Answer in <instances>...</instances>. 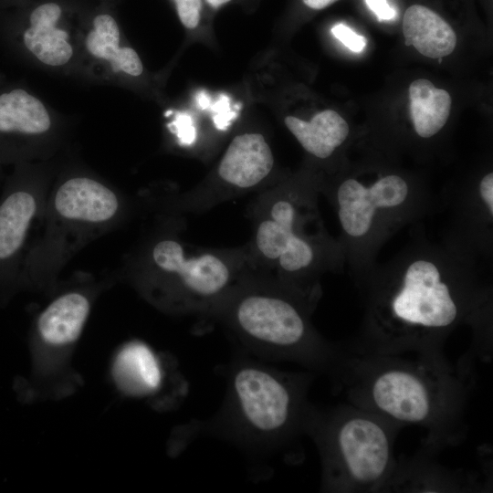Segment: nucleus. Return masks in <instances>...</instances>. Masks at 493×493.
<instances>
[{
  "instance_id": "f257e3e1",
  "label": "nucleus",
  "mask_w": 493,
  "mask_h": 493,
  "mask_svg": "<svg viewBox=\"0 0 493 493\" xmlns=\"http://www.w3.org/2000/svg\"><path fill=\"white\" fill-rule=\"evenodd\" d=\"M356 288L364 312L353 347L444 355L446 341L466 325L473 337L470 354L488 357L492 283L478 262L443 240L430 239L423 222L413 226L402 249L377 262Z\"/></svg>"
},
{
  "instance_id": "9d476101",
  "label": "nucleus",
  "mask_w": 493,
  "mask_h": 493,
  "mask_svg": "<svg viewBox=\"0 0 493 493\" xmlns=\"http://www.w3.org/2000/svg\"><path fill=\"white\" fill-rule=\"evenodd\" d=\"M84 0H37L25 15L22 44L40 67L63 73L79 69Z\"/></svg>"
},
{
  "instance_id": "4be33fe9",
  "label": "nucleus",
  "mask_w": 493,
  "mask_h": 493,
  "mask_svg": "<svg viewBox=\"0 0 493 493\" xmlns=\"http://www.w3.org/2000/svg\"><path fill=\"white\" fill-rule=\"evenodd\" d=\"M332 35L347 48L355 53L362 52L367 44L365 37L357 34L345 24H337L331 27Z\"/></svg>"
},
{
  "instance_id": "20e7f679",
  "label": "nucleus",
  "mask_w": 493,
  "mask_h": 493,
  "mask_svg": "<svg viewBox=\"0 0 493 493\" xmlns=\"http://www.w3.org/2000/svg\"><path fill=\"white\" fill-rule=\"evenodd\" d=\"M127 213L124 194L98 174L80 167L57 171L18 288H54L67 264L89 243L120 226Z\"/></svg>"
},
{
  "instance_id": "b1692460",
  "label": "nucleus",
  "mask_w": 493,
  "mask_h": 493,
  "mask_svg": "<svg viewBox=\"0 0 493 493\" xmlns=\"http://www.w3.org/2000/svg\"><path fill=\"white\" fill-rule=\"evenodd\" d=\"M173 127L181 144H192L196 137V131L192 117L184 112H178L169 125Z\"/></svg>"
},
{
  "instance_id": "ddd939ff",
  "label": "nucleus",
  "mask_w": 493,
  "mask_h": 493,
  "mask_svg": "<svg viewBox=\"0 0 493 493\" xmlns=\"http://www.w3.org/2000/svg\"><path fill=\"white\" fill-rule=\"evenodd\" d=\"M78 70L89 79L111 84L143 74L138 53L124 43L114 5L99 1L86 6L79 26Z\"/></svg>"
},
{
  "instance_id": "0eeeda50",
  "label": "nucleus",
  "mask_w": 493,
  "mask_h": 493,
  "mask_svg": "<svg viewBox=\"0 0 493 493\" xmlns=\"http://www.w3.org/2000/svg\"><path fill=\"white\" fill-rule=\"evenodd\" d=\"M312 310L290 292H255L236 300L229 319L245 352L329 375L338 361L341 344L331 343L317 332L309 320Z\"/></svg>"
},
{
  "instance_id": "bb28decb",
  "label": "nucleus",
  "mask_w": 493,
  "mask_h": 493,
  "mask_svg": "<svg viewBox=\"0 0 493 493\" xmlns=\"http://www.w3.org/2000/svg\"><path fill=\"white\" fill-rule=\"evenodd\" d=\"M302 1L307 6L312 9H322L329 6L332 3L336 2L337 0H302Z\"/></svg>"
},
{
  "instance_id": "a878e982",
  "label": "nucleus",
  "mask_w": 493,
  "mask_h": 493,
  "mask_svg": "<svg viewBox=\"0 0 493 493\" xmlns=\"http://www.w3.org/2000/svg\"><path fill=\"white\" fill-rule=\"evenodd\" d=\"M365 3L379 21L392 20L396 16V11L387 0H365Z\"/></svg>"
},
{
  "instance_id": "cd10ccee",
  "label": "nucleus",
  "mask_w": 493,
  "mask_h": 493,
  "mask_svg": "<svg viewBox=\"0 0 493 493\" xmlns=\"http://www.w3.org/2000/svg\"><path fill=\"white\" fill-rule=\"evenodd\" d=\"M195 99H196L197 104L199 105L201 109L205 110L208 107H210V97L205 91L202 90L198 92L196 94Z\"/></svg>"
},
{
  "instance_id": "4468645a",
  "label": "nucleus",
  "mask_w": 493,
  "mask_h": 493,
  "mask_svg": "<svg viewBox=\"0 0 493 493\" xmlns=\"http://www.w3.org/2000/svg\"><path fill=\"white\" fill-rule=\"evenodd\" d=\"M149 285L165 298L176 286L187 296L186 301L209 300L220 295L227 287L230 272L217 257L205 254L185 257L182 245L173 238L164 237L155 241L149 251Z\"/></svg>"
},
{
  "instance_id": "423d86ee",
  "label": "nucleus",
  "mask_w": 493,
  "mask_h": 493,
  "mask_svg": "<svg viewBox=\"0 0 493 493\" xmlns=\"http://www.w3.org/2000/svg\"><path fill=\"white\" fill-rule=\"evenodd\" d=\"M401 426L349 403L315 407L306 435L316 444L325 492H382L396 459Z\"/></svg>"
},
{
  "instance_id": "393cba45",
  "label": "nucleus",
  "mask_w": 493,
  "mask_h": 493,
  "mask_svg": "<svg viewBox=\"0 0 493 493\" xmlns=\"http://www.w3.org/2000/svg\"><path fill=\"white\" fill-rule=\"evenodd\" d=\"M211 107L215 113L214 116L215 124L220 130L226 129L230 121L236 116V111L230 110L229 98L226 95H220Z\"/></svg>"
},
{
  "instance_id": "412c9836",
  "label": "nucleus",
  "mask_w": 493,
  "mask_h": 493,
  "mask_svg": "<svg viewBox=\"0 0 493 493\" xmlns=\"http://www.w3.org/2000/svg\"><path fill=\"white\" fill-rule=\"evenodd\" d=\"M410 117L415 135L430 140L445 127L450 114L452 99L428 79H418L409 87Z\"/></svg>"
},
{
  "instance_id": "7ed1b4c3",
  "label": "nucleus",
  "mask_w": 493,
  "mask_h": 493,
  "mask_svg": "<svg viewBox=\"0 0 493 493\" xmlns=\"http://www.w3.org/2000/svg\"><path fill=\"white\" fill-rule=\"evenodd\" d=\"M311 372H286L241 352L228 367L223 404L207 424L246 453L267 456L306 435L315 405Z\"/></svg>"
},
{
  "instance_id": "6e6552de",
  "label": "nucleus",
  "mask_w": 493,
  "mask_h": 493,
  "mask_svg": "<svg viewBox=\"0 0 493 493\" xmlns=\"http://www.w3.org/2000/svg\"><path fill=\"white\" fill-rule=\"evenodd\" d=\"M277 200L270 209V218L263 220L257 230V248L266 257L275 260L293 280V292L312 309L320 299V288L314 280L321 268L338 271L345 265L343 251L338 240L325 235L306 233L305 226L313 216V194L294 193Z\"/></svg>"
},
{
  "instance_id": "2eb2a0df",
  "label": "nucleus",
  "mask_w": 493,
  "mask_h": 493,
  "mask_svg": "<svg viewBox=\"0 0 493 493\" xmlns=\"http://www.w3.org/2000/svg\"><path fill=\"white\" fill-rule=\"evenodd\" d=\"M109 276L98 282L94 276L76 273L69 287L57 295L38 314L34 331L50 347H66L79 338L91 311L95 293Z\"/></svg>"
},
{
  "instance_id": "6ab92c4d",
  "label": "nucleus",
  "mask_w": 493,
  "mask_h": 493,
  "mask_svg": "<svg viewBox=\"0 0 493 493\" xmlns=\"http://www.w3.org/2000/svg\"><path fill=\"white\" fill-rule=\"evenodd\" d=\"M403 33L406 46H413L420 54L431 58L450 55L456 45L451 26L430 8L413 5L403 18Z\"/></svg>"
},
{
  "instance_id": "9b49d317",
  "label": "nucleus",
  "mask_w": 493,
  "mask_h": 493,
  "mask_svg": "<svg viewBox=\"0 0 493 493\" xmlns=\"http://www.w3.org/2000/svg\"><path fill=\"white\" fill-rule=\"evenodd\" d=\"M0 154L24 163L48 161L63 131L47 105L24 89L0 95Z\"/></svg>"
},
{
  "instance_id": "f3484780",
  "label": "nucleus",
  "mask_w": 493,
  "mask_h": 493,
  "mask_svg": "<svg viewBox=\"0 0 493 493\" xmlns=\"http://www.w3.org/2000/svg\"><path fill=\"white\" fill-rule=\"evenodd\" d=\"M274 165L270 147L259 133L236 136L222 158L218 174L240 188L255 186L265 179Z\"/></svg>"
},
{
  "instance_id": "5701e85b",
  "label": "nucleus",
  "mask_w": 493,
  "mask_h": 493,
  "mask_svg": "<svg viewBox=\"0 0 493 493\" xmlns=\"http://www.w3.org/2000/svg\"><path fill=\"white\" fill-rule=\"evenodd\" d=\"M182 24L189 28H195L200 20L201 0H173Z\"/></svg>"
},
{
  "instance_id": "f8f14e48",
  "label": "nucleus",
  "mask_w": 493,
  "mask_h": 493,
  "mask_svg": "<svg viewBox=\"0 0 493 493\" xmlns=\"http://www.w3.org/2000/svg\"><path fill=\"white\" fill-rule=\"evenodd\" d=\"M443 240L481 266L493 260V172L488 170L442 194Z\"/></svg>"
},
{
  "instance_id": "a211bd4d",
  "label": "nucleus",
  "mask_w": 493,
  "mask_h": 493,
  "mask_svg": "<svg viewBox=\"0 0 493 493\" xmlns=\"http://www.w3.org/2000/svg\"><path fill=\"white\" fill-rule=\"evenodd\" d=\"M113 378L118 387L131 396H147L159 391L163 371L155 352L145 343L131 341L116 354Z\"/></svg>"
},
{
  "instance_id": "aec40b11",
  "label": "nucleus",
  "mask_w": 493,
  "mask_h": 493,
  "mask_svg": "<svg viewBox=\"0 0 493 493\" xmlns=\"http://www.w3.org/2000/svg\"><path fill=\"white\" fill-rule=\"evenodd\" d=\"M284 122L302 148L321 160L331 157L350 135L348 122L332 110L318 112L309 121L288 116Z\"/></svg>"
},
{
  "instance_id": "c85d7f7f",
  "label": "nucleus",
  "mask_w": 493,
  "mask_h": 493,
  "mask_svg": "<svg viewBox=\"0 0 493 493\" xmlns=\"http://www.w3.org/2000/svg\"><path fill=\"white\" fill-rule=\"evenodd\" d=\"M230 0H206V2L213 7L217 8L222 5L229 2Z\"/></svg>"
},
{
  "instance_id": "1a4fd4ad",
  "label": "nucleus",
  "mask_w": 493,
  "mask_h": 493,
  "mask_svg": "<svg viewBox=\"0 0 493 493\" xmlns=\"http://www.w3.org/2000/svg\"><path fill=\"white\" fill-rule=\"evenodd\" d=\"M6 183L0 197V300L17 289L35 225H39L56 174L54 163H24Z\"/></svg>"
},
{
  "instance_id": "dca6fc26",
  "label": "nucleus",
  "mask_w": 493,
  "mask_h": 493,
  "mask_svg": "<svg viewBox=\"0 0 493 493\" xmlns=\"http://www.w3.org/2000/svg\"><path fill=\"white\" fill-rule=\"evenodd\" d=\"M436 452L422 446L414 456L396 460L382 492H480L487 489L477 475L442 465L435 458Z\"/></svg>"
},
{
  "instance_id": "39448f33",
  "label": "nucleus",
  "mask_w": 493,
  "mask_h": 493,
  "mask_svg": "<svg viewBox=\"0 0 493 493\" xmlns=\"http://www.w3.org/2000/svg\"><path fill=\"white\" fill-rule=\"evenodd\" d=\"M342 176L330 194L349 275L357 287L377 264L383 246L399 230L424 221L437 205L417 178L388 171Z\"/></svg>"
},
{
  "instance_id": "c756f323",
  "label": "nucleus",
  "mask_w": 493,
  "mask_h": 493,
  "mask_svg": "<svg viewBox=\"0 0 493 493\" xmlns=\"http://www.w3.org/2000/svg\"><path fill=\"white\" fill-rule=\"evenodd\" d=\"M100 2L115 5V0H99Z\"/></svg>"
},
{
  "instance_id": "f03ea898",
  "label": "nucleus",
  "mask_w": 493,
  "mask_h": 493,
  "mask_svg": "<svg viewBox=\"0 0 493 493\" xmlns=\"http://www.w3.org/2000/svg\"><path fill=\"white\" fill-rule=\"evenodd\" d=\"M330 376L347 403L401 426L426 431L424 446L439 451L466 435L473 372L446 355L363 351L341 344Z\"/></svg>"
}]
</instances>
